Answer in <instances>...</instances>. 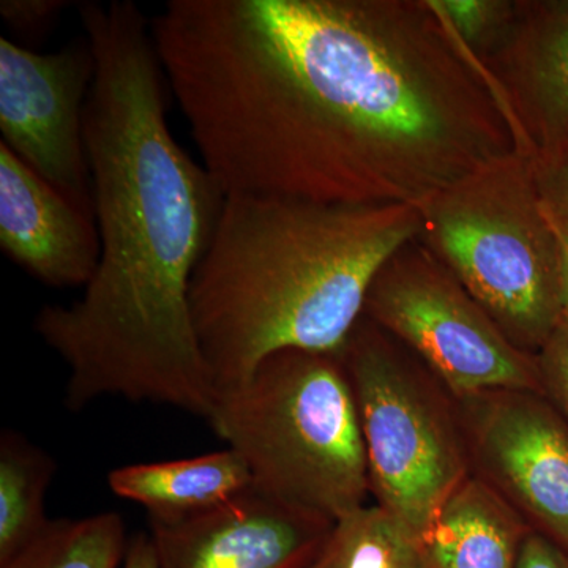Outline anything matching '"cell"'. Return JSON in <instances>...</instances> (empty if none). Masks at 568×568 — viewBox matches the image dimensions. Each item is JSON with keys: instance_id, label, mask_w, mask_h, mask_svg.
Instances as JSON below:
<instances>
[{"instance_id": "1", "label": "cell", "mask_w": 568, "mask_h": 568, "mask_svg": "<svg viewBox=\"0 0 568 568\" xmlns=\"http://www.w3.org/2000/svg\"><path fill=\"white\" fill-rule=\"evenodd\" d=\"M151 28L226 194L420 209L519 151L433 0H171Z\"/></svg>"}, {"instance_id": "2", "label": "cell", "mask_w": 568, "mask_h": 568, "mask_svg": "<svg viewBox=\"0 0 568 568\" xmlns=\"http://www.w3.org/2000/svg\"><path fill=\"white\" fill-rule=\"evenodd\" d=\"M78 13L95 58L84 140L100 260L80 301L43 306L36 331L69 368L71 413L118 396L209 422L219 388L190 291L226 192L168 125L166 74L140 7L89 2Z\"/></svg>"}, {"instance_id": "3", "label": "cell", "mask_w": 568, "mask_h": 568, "mask_svg": "<svg viewBox=\"0 0 568 568\" xmlns=\"http://www.w3.org/2000/svg\"><path fill=\"white\" fill-rule=\"evenodd\" d=\"M414 205L226 194L194 272V332L220 390L286 349L339 354L383 265L422 234Z\"/></svg>"}, {"instance_id": "4", "label": "cell", "mask_w": 568, "mask_h": 568, "mask_svg": "<svg viewBox=\"0 0 568 568\" xmlns=\"http://www.w3.org/2000/svg\"><path fill=\"white\" fill-rule=\"evenodd\" d=\"M211 425L239 455L253 489L338 521L366 506L361 417L339 354L286 349L219 392Z\"/></svg>"}, {"instance_id": "5", "label": "cell", "mask_w": 568, "mask_h": 568, "mask_svg": "<svg viewBox=\"0 0 568 568\" xmlns=\"http://www.w3.org/2000/svg\"><path fill=\"white\" fill-rule=\"evenodd\" d=\"M420 241L507 338L537 354L562 321L560 244L536 182V156L515 151L418 209Z\"/></svg>"}, {"instance_id": "6", "label": "cell", "mask_w": 568, "mask_h": 568, "mask_svg": "<svg viewBox=\"0 0 568 568\" xmlns=\"http://www.w3.org/2000/svg\"><path fill=\"white\" fill-rule=\"evenodd\" d=\"M339 357L357 402L376 506L424 534L473 474L457 399L365 316Z\"/></svg>"}, {"instance_id": "7", "label": "cell", "mask_w": 568, "mask_h": 568, "mask_svg": "<svg viewBox=\"0 0 568 568\" xmlns=\"http://www.w3.org/2000/svg\"><path fill=\"white\" fill-rule=\"evenodd\" d=\"M364 316L416 355L454 398L504 388L544 394L536 354L515 346L420 239L383 265Z\"/></svg>"}, {"instance_id": "8", "label": "cell", "mask_w": 568, "mask_h": 568, "mask_svg": "<svg viewBox=\"0 0 568 568\" xmlns=\"http://www.w3.org/2000/svg\"><path fill=\"white\" fill-rule=\"evenodd\" d=\"M457 399L470 473L568 552V422L544 394L488 390Z\"/></svg>"}, {"instance_id": "9", "label": "cell", "mask_w": 568, "mask_h": 568, "mask_svg": "<svg viewBox=\"0 0 568 568\" xmlns=\"http://www.w3.org/2000/svg\"><path fill=\"white\" fill-rule=\"evenodd\" d=\"M95 78L88 39L41 54L0 39V132L18 159L93 213L84 112Z\"/></svg>"}, {"instance_id": "10", "label": "cell", "mask_w": 568, "mask_h": 568, "mask_svg": "<svg viewBox=\"0 0 568 568\" xmlns=\"http://www.w3.org/2000/svg\"><path fill=\"white\" fill-rule=\"evenodd\" d=\"M335 521L252 491L194 517L149 519L159 568H305Z\"/></svg>"}, {"instance_id": "11", "label": "cell", "mask_w": 568, "mask_h": 568, "mask_svg": "<svg viewBox=\"0 0 568 568\" xmlns=\"http://www.w3.org/2000/svg\"><path fill=\"white\" fill-rule=\"evenodd\" d=\"M519 151L541 159L568 145V0H518L499 43L481 55Z\"/></svg>"}, {"instance_id": "12", "label": "cell", "mask_w": 568, "mask_h": 568, "mask_svg": "<svg viewBox=\"0 0 568 568\" xmlns=\"http://www.w3.org/2000/svg\"><path fill=\"white\" fill-rule=\"evenodd\" d=\"M0 245L51 287H85L100 260L95 216L0 142Z\"/></svg>"}, {"instance_id": "13", "label": "cell", "mask_w": 568, "mask_h": 568, "mask_svg": "<svg viewBox=\"0 0 568 568\" xmlns=\"http://www.w3.org/2000/svg\"><path fill=\"white\" fill-rule=\"evenodd\" d=\"M529 530L499 493L470 474L422 536L433 568H517Z\"/></svg>"}, {"instance_id": "14", "label": "cell", "mask_w": 568, "mask_h": 568, "mask_svg": "<svg viewBox=\"0 0 568 568\" xmlns=\"http://www.w3.org/2000/svg\"><path fill=\"white\" fill-rule=\"evenodd\" d=\"M108 487L144 508L149 519L174 521L231 503L252 491L253 480L244 459L226 448L200 457L118 467L108 474Z\"/></svg>"}, {"instance_id": "15", "label": "cell", "mask_w": 568, "mask_h": 568, "mask_svg": "<svg viewBox=\"0 0 568 568\" xmlns=\"http://www.w3.org/2000/svg\"><path fill=\"white\" fill-rule=\"evenodd\" d=\"M58 463L20 432L0 435V564L29 547L51 525L47 493Z\"/></svg>"}, {"instance_id": "16", "label": "cell", "mask_w": 568, "mask_h": 568, "mask_svg": "<svg viewBox=\"0 0 568 568\" xmlns=\"http://www.w3.org/2000/svg\"><path fill=\"white\" fill-rule=\"evenodd\" d=\"M305 568H433L424 536L390 511L365 506L339 518Z\"/></svg>"}, {"instance_id": "17", "label": "cell", "mask_w": 568, "mask_h": 568, "mask_svg": "<svg viewBox=\"0 0 568 568\" xmlns=\"http://www.w3.org/2000/svg\"><path fill=\"white\" fill-rule=\"evenodd\" d=\"M129 545L118 511L52 519L37 540L0 568H122Z\"/></svg>"}, {"instance_id": "18", "label": "cell", "mask_w": 568, "mask_h": 568, "mask_svg": "<svg viewBox=\"0 0 568 568\" xmlns=\"http://www.w3.org/2000/svg\"><path fill=\"white\" fill-rule=\"evenodd\" d=\"M457 39L481 58L506 36L517 2L511 0H433Z\"/></svg>"}, {"instance_id": "19", "label": "cell", "mask_w": 568, "mask_h": 568, "mask_svg": "<svg viewBox=\"0 0 568 568\" xmlns=\"http://www.w3.org/2000/svg\"><path fill=\"white\" fill-rule=\"evenodd\" d=\"M536 357L541 392L568 422V320L560 321Z\"/></svg>"}, {"instance_id": "20", "label": "cell", "mask_w": 568, "mask_h": 568, "mask_svg": "<svg viewBox=\"0 0 568 568\" xmlns=\"http://www.w3.org/2000/svg\"><path fill=\"white\" fill-rule=\"evenodd\" d=\"M536 182L548 222L568 235V152L536 159Z\"/></svg>"}, {"instance_id": "21", "label": "cell", "mask_w": 568, "mask_h": 568, "mask_svg": "<svg viewBox=\"0 0 568 568\" xmlns=\"http://www.w3.org/2000/svg\"><path fill=\"white\" fill-rule=\"evenodd\" d=\"M67 9L69 2L62 0H2L0 17L11 31L32 40L50 32Z\"/></svg>"}, {"instance_id": "22", "label": "cell", "mask_w": 568, "mask_h": 568, "mask_svg": "<svg viewBox=\"0 0 568 568\" xmlns=\"http://www.w3.org/2000/svg\"><path fill=\"white\" fill-rule=\"evenodd\" d=\"M517 568H568V552L532 529L519 549Z\"/></svg>"}, {"instance_id": "23", "label": "cell", "mask_w": 568, "mask_h": 568, "mask_svg": "<svg viewBox=\"0 0 568 568\" xmlns=\"http://www.w3.org/2000/svg\"><path fill=\"white\" fill-rule=\"evenodd\" d=\"M122 568H159L155 548L149 534H136L130 538L129 551Z\"/></svg>"}, {"instance_id": "24", "label": "cell", "mask_w": 568, "mask_h": 568, "mask_svg": "<svg viewBox=\"0 0 568 568\" xmlns=\"http://www.w3.org/2000/svg\"><path fill=\"white\" fill-rule=\"evenodd\" d=\"M560 244V304L562 320H568V235L556 231Z\"/></svg>"}, {"instance_id": "25", "label": "cell", "mask_w": 568, "mask_h": 568, "mask_svg": "<svg viewBox=\"0 0 568 568\" xmlns=\"http://www.w3.org/2000/svg\"><path fill=\"white\" fill-rule=\"evenodd\" d=\"M566 152H568V145H567Z\"/></svg>"}]
</instances>
